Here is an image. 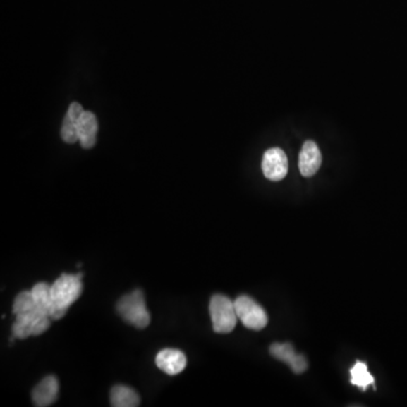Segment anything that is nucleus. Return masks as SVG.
I'll use <instances>...</instances> for the list:
<instances>
[{
  "instance_id": "5",
  "label": "nucleus",
  "mask_w": 407,
  "mask_h": 407,
  "mask_svg": "<svg viewBox=\"0 0 407 407\" xmlns=\"http://www.w3.org/2000/svg\"><path fill=\"white\" fill-rule=\"evenodd\" d=\"M236 316L245 327L253 331H262L266 327L268 317L266 311L249 296H241L234 301Z\"/></svg>"
},
{
  "instance_id": "9",
  "label": "nucleus",
  "mask_w": 407,
  "mask_h": 407,
  "mask_svg": "<svg viewBox=\"0 0 407 407\" xmlns=\"http://www.w3.org/2000/svg\"><path fill=\"white\" fill-rule=\"evenodd\" d=\"M59 382L54 376H48L37 384L32 391V401L37 407H47L57 401Z\"/></svg>"
},
{
  "instance_id": "11",
  "label": "nucleus",
  "mask_w": 407,
  "mask_h": 407,
  "mask_svg": "<svg viewBox=\"0 0 407 407\" xmlns=\"http://www.w3.org/2000/svg\"><path fill=\"white\" fill-rule=\"evenodd\" d=\"M97 120L91 111H84L77 121V134L82 147L89 150L97 142Z\"/></svg>"
},
{
  "instance_id": "6",
  "label": "nucleus",
  "mask_w": 407,
  "mask_h": 407,
  "mask_svg": "<svg viewBox=\"0 0 407 407\" xmlns=\"http://www.w3.org/2000/svg\"><path fill=\"white\" fill-rule=\"evenodd\" d=\"M262 169L264 176L271 181L284 179L288 170L286 154L279 147L268 150L262 157Z\"/></svg>"
},
{
  "instance_id": "16",
  "label": "nucleus",
  "mask_w": 407,
  "mask_h": 407,
  "mask_svg": "<svg viewBox=\"0 0 407 407\" xmlns=\"http://www.w3.org/2000/svg\"><path fill=\"white\" fill-rule=\"evenodd\" d=\"M37 305H35V298L31 291H23L15 298L14 303H13V313L18 315L24 311L32 310Z\"/></svg>"
},
{
  "instance_id": "1",
  "label": "nucleus",
  "mask_w": 407,
  "mask_h": 407,
  "mask_svg": "<svg viewBox=\"0 0 407 407\" xmlns=\"http://www.w3.org/2000/svg\"><path fill=\"white\" fill-rule=\"evenodd\" d=\"M83 274H63L50 286L52 301L57 310L58 319L63 318L71 305L77 301L83 291Z\"/></svg>"
},
{
  "instance_id": "2",
  "label": "nucleus",
  "mask_w": 407,
  "mask_h": 407,
  "mask_svg": "<svg viewBox=\"0 0 407 407\" xmlns=\"http://www.w3.org/2000/svg\"><path fill=\"white\" fill-rule=\"evenodd\" d=\"M117 311L125 322L138 329H144L151 322L142 291L135 290L118 301Z\"/></svg>"
},
{
  "instance_id": "8",
  "label": "nucleus",
  "mask_w": 407,
  "mask_h": 407,
  "mask_svg": "<svg viewBox=\"0 0 407 407\" xmlns=\"http://www.w3.org/2000/svg\"><path fill=\"white\" fill-rule=\"evenodd\" d=\"M322 153L318 145L312 140H307L302 146L299 157V169L302 176L312 177L322 166Z\"/></svg>"
},
{
  "instance_id": "7",
  "label": "nucleus",
  "mask_w": 407,
  "mask_h": 407,
  "mask_svg": "<svg viewBox=\"0 0 407 407\" xmlns=\"http://www.w3.org/2000/svg\"><path fill=\"white\" fill-rule=\"evenodd\" d=\"M155 362L159 370L166 372L169 376H177L185 370L187 358L181 351L164 348L157 353Z\"/></svg>"
},
{
  "instance_id": "12",
  "label": "nucleus",
  "mask_w": 407,
  "mask_h": 407,
  "mask_svg": "<svg viewBox=\"0 0 407 407\" xmlns=\"http://www.w3.org/2000/svg\"><path fill=\"white\" fill-rule=\"evenodd\" d=\"M50 286L51 285H49L48 283H37L33 286L31 292L35 298L37 309L48 315L51 320H58L57 310L52 301Z\"/></svg>"
},
{
  "instance_id": "14",
  "label": "nucleus",
  "mask_w": 407,
  "mask_h": 407,
  "mask_svg": "<svg viewBox=\"0 0 407 407\" xmlns=\"http://www.w3.org/2000/svg\"><path fill=\"white\" fill-rule=\"evenodd\" d=\"M110 403L114 407H136L140 406V399L134 389L123 384H117L110 393Z\"/></svg>"
},
{
  "instance_id": "15",
  "label": "nucleus",
  "mask_w": 407,
  "mask_h": 407,
  "mask_svg": "<svg viewBox=\"0 0 407 407\" xmlns=\"http://www.w3.org/2000/svg\"><path fill=\"white\" fill-rule=\"evenodd\" d=\"M351 384L360 389L365 390L375 384V379L371 373L367 371V365L363 362L358 361L350 370Z\"/></svg>"
},
{
  "instance_id": "3",
  "label": "nucleus",
  "mask_w": 407,
  "mask_h": 407,
  "mask_svg": "<svg viewBox=\"0 0 407 407\" xmlns=\"http://www.w3.org/2000/svg\"><path fill=\"white\" fill-rule=\"evenodd\" d=\"M15 318L12 326L13 337L15 339H25L30 336H37L44 333L51 324V318L37 307L15 315Z\"/></svg>"
},
{
  "instance_id": "10",
  "label": "nucleus",
  "mask_w": 407,
  "mask_h": 407,
  "mask_svg": "<svg viewBox=\"0 0 407 407\" xmlns=\"http://www.w3.org/2000/svg\"><path fill=\"white\" fill-rule=\"evenodd\" d=\"M269 352L275 359L288 363L292 371L298 373V375L307 370L308 362L305 356L296 354L292 345L288 344V343L286 344L275 343V344L272 345Z\"/></svg>"
},
{
  "instance_id": "13",
  "label": "nucleus",
  "mask_w": 407,
  "mask_h": 407,
  "mask_svg": "<svg viewBox=\"0 0 407 407\" xmlns=\"http://www.w3.org/2000/svg\"><path fill=\"white\" fill-rule=\"evenodd\" d=\"M84 110L80 103L73 102L69 107L68 111L66 114L61 127V138L63 142L73 144L78 140L77 134V121L83 114Z\"/></svg>"
},
{
  "instance_id": "4",
  "label": "nucleus",
  "mask_w": 407,
  "mask_h": 407,
  "mask_svg": "<svg viewBox=\"0 0 407 407\" xmlns=\"http://www.w3.org/2000/svg\"><path fill=\"white\" fill-rule=\"evenodd\" d=\"M209 313L214 331L219 334L231 333L236 328V322L239 320L236 316L234 302L222 294L212 296Z\"/></svg>"
}]
</instances>
